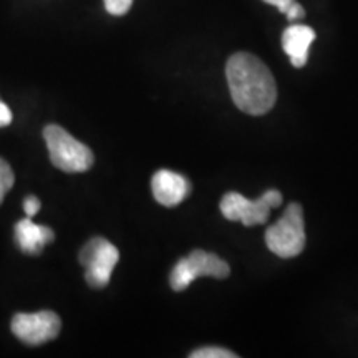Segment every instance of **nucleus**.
<instances>
[{"label":"nucleus","mask_w":358,"mask_h":358,"mask_svg":"<svg viewBox=\"0 0 358 358\" xmlns=\"http://www.w3.org/2000/svg\"><path fill=\"white\" fill-rule=\"evenodd\" d=\"M226 78L236 106L248 115H266L274 108L277 85L261 58L234 53L226 65Z\"/></svg>","instance_id":"nucleus-1"},{"label":"nucleus","mask_w":358,"mask_h":358,"mask_svg":"<svg viewBox=\"0 0 358 358\" xmlns=\"http://www.w3.org/2000/svg\"><path fill=\"white\" fill-rule=\"evenodd\" d=\"M43 138L52 164L62 171L83 173L93 166V151L58 124H47L43 129Z\"/></svg>","instance_id":"nucleus-2"},{"label":"nucleus","mask_w":358,"mask_h":358,"mask_svg":"<svg viewBox=\"0 0 358 358\" xmlns=\"http://www.w3.org/2000/svg\"><path fill=\"white\" fill-rule=\"evenodd\" d=\"M266 244L282 259L299 256L306 248V224L302 206L292 203L282 217L266 231Z\"/></svg>","instance_id":"nucleus-3"},{"label":"nucleus","mask_w":358,"mask_h":358,"mask_svg":"<svg viewBox=\"0 0 358 358\" xmlns=\"http://www.w3.org/2000/svg\"><path fill=\"white\" fill-rule=\"evenodd\" d=\"M282 204V194L279 191H266L257 201L244 198L239 192H227L221 201L222 216L229 221H239L244 226H256L267 222L272 208Z\"/></svg>","instance_id":"nucleus-4"},{"label":"nucleus","mask_w":358,"mask_h":358,"mask_svg":"<svg viewBox=\"0 0 358 358\" xmlns=\"http://www.w3.org/2000/svg\"><path fill=\"white\" fill-rule=\"evenodd\" d=\"M227 275H229V266L221 257L206 250H192L189 256L181 259L174 266L169 282H171L173 290L181 292L199 277L226 279Z\"/></svg>","instance_id":"nucleus-5"},{"label":"nucleus","mask_w":358,"mask_h":358,"mask_svg":"<svg viewBox=\"0 0 358 358\" xmlns=\"http://www.w3.org/2000/svg\"><path fill=\"white\" fill-rule=\"evenodd\" d=\"M118 261V249L103 237H93L80 250V264L85 267V279L90 287L101 289L108 285Z\"/></svg>","instance_id":"nucleus-6"},{"label":"nucleus","mask_w":358,"mask_h":358,"mask_svg":"<svg viewBox=\"0 0 358 358\" xmlns=\"http://www.w3.org/2000/svg\"><path fill=\"white\" fill-rule=\"evenodd\" d=\"M12 332L27 345H42L57 338L62 320L55 312L42 310L34 313H17L12 319Z\"/></svg>","instance_id":"nucleus-7"},{"label":"nucleus","mask_w":358,"mask_h":358,"mask_svg":"<svg viewBox=\"0 0 358 358\" xmlns=\"http://www.w3.org/2000/svg\"><path fill=\"white\" fill-rule=\"evenodd\" d=\"M151 189H153L155 199L161 206L173 208V206L181 204L189 196L191 185L181 174L169 171V169H161L151 179Z\"/></svg>","instance_id":"nucleus-8"},{"label":"nucleus","mask_w":358,"mask_h":358,"mask_svg":"<svg viewBox=\"0 0 358 358\" xmlns=\"http://www.w3.org/2000/svg\"><path fill=\"white\" fill-rule=\"evenodd\" d=\"M15 239L22 252L38 256L47 244L55 239V232L47 226H38L27 216L15 224Z\"/></svg>","instance_id":"nucleus-9"},{"label":"nucleus","mask_w":358,"mask_h":358,"mask_svg":"<svg viewBox=\"0 0 358 358\" xmlns=\"http://www.w3.org/2000/svg\"><path fill=\"white\" fill-rule=\"evenodd\" d=\"M313 40H315V32L307 25H290L282 34V47H284V52L287 53L290 64L295 69L306 66L308 58V48H310Z\"/></svg>","instance_id":"nucleus-10"},{"label":"nucleus","mask_w":358,"mask_h":358,"mask_svg":"<svg viewBox=\"0 0 358 358\" xmlns=\"http://www.w3.org/2000/svg\"><path fill=\"white\" fill-rule=\"evenodd\" d=\"M13 182H15V176H13L12 168L8 166L6 159L0 158V204H2L7 192L10 191Z\"/></svg>","instance_id":"nucleus-11"},{"label":"nucleus","mask_w":358,"mask_h":358,"mask_svg":"<svg viewBox=\"0 0 358 358\" xmlns=\"http://www.w3.org/2000/svg\"><path fill=\"white\" fill-rule=\"evenodd\" d=\"M192 358H236V353L219 347H204L191 353Z\"/></svg>","instance_id":"nucleus-12"},{"label":"nucleus","mask_w":358,"mask_h":358,"mask_svg":"<svg viewBox=\"0 0 358 358\" xmlns=\"http://www.w3.org/2000/svg\"><path fill=\"white\" fill-rule=\"evenodd\" d=\"M103 2H105L106 12L115 17H122L128 13L133 6V0H103Z\"/></svg>","instance_id":"nucleus-13"},{"label":"nucleus","mask_w":358,"mask_h":358,"mask_svg":"<svg viewBox=\"0 0 358 358\" xmlns=\"http://www.w3.org/2000/svg\"><path fill=\"white\" fill-rule=\"evenodd\" d=\"M40 208H42V203L35 196H27L24 199V211L29 217H34L40 211Z\"/></svg>","instance_id":"nucleus-14"},{"label":"nucleus","mask_w":358,"mask_h":358,"mask_svg":"<svg viewBox=\"0 0 358 358\" xmlns=\"http://www.w3.org/2000/svg\"><path fill=\"white\" fill-rule=\"evenodd\" d=\"M285 15H287L289 20H299V19H302L303 15H306V10H303V7L301 6V3L294 2L292 6H290L289 10L285 12Z\"/></svg>","instance_id":"nucleus-15"},{"label":"nucleus","mask_w":358,"mask_h":358,"mask_svg":"<svg viewBox=\"0 0 358 358\" xmlns=\"http://www.w3.org/2000/svg\"><path fill=\"white\" fill-rule=\"evenodd\" d=\"M12 123V111L3 101H0V127H7Z\"/></svg>","instance_id":"nucleus-16"},{"label":"nucleus","mask_w":358,"mask_h":358,"mask_svg":"<svg viewBox=\"0 0 358 358\" xmlns=\"http://www.w3.org/2000/svg\"><path fill=\"white\" fill-rule=\"evenodd\" d=\"M266 3H271V6H275L282 13H285L290 8V6L295 2V0H264Z\"/></svg>","instance_id":"nucleus-17"}]
</instances>
